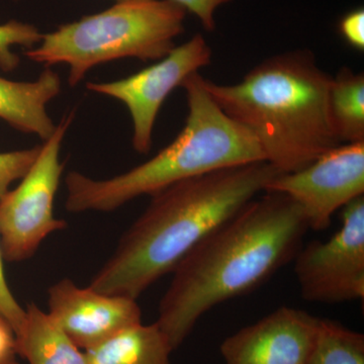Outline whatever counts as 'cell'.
<instances>
[{
    "instance_id": "cell-23",
    "label": "cell",
    "mask_w": 364,
    "mask_h": 364,
    "mask_svg": "<svg viewBox=\"0 0 364 364\" xmlns=\"http://www.w3.org/2000/svg\"><path fill=\"white\" fill-rule=\"evenodd\" d=\"M117 1H124V0H117Z\"/></svg>"
},
{
    "instance_id": "cell-2",
    "label": "cell",
    "mask_w": 364,
    "mask_h": 364,
    "mask_svg": "<svg viewBox=\"0 0 364 364\" xmlns=\"http://www.w3.org/2000/svg\"><path fill=\"white\" fill-rule=\"evenodd\" d=\"M279 174L267 161L254 162L191 177L158 191L88 287L138 299L173 272L208 235L264 193Z\"/></svg>"
},
{
    "instance_id": "cell-16",
    "label": "cell",
    "mask_w": 364,
    "mask_h": 364,
    "mask_svg": "<svg viewBox=\"0 0 364 364\" xmlns=\"http://www.w3.org/2000/svg\"><path fill=\"white\" fill-rule=\"evenodd\" d=\"M306 364H364V335L328 318H321Z\"/></svg>"
},
{
    "instance_id": "cell-11",
    "label": "cell",
    "mask_w": 364,
    "mask_h": 364,
    "mask_svg": "<svg viewBox=\"0 0 364 364\" xmlns=\"http://www.w3.org/2000/svg\"><path fill=\"white\" fill-rule=\"evenodd\" d=\"M320 318L291 306L242 328L223 341L226 364H306Z\"/></svg>"
},
{
    "instance_id": "cell-22",
    "label": "cell",
    "mask_w": 364,
    "mask_h": 364,
    "mask_svg": "<svg viewBox=\"0 0 364 364\" xmlns=\"http://www.w3.org/2000/svg\"><path fill=\"white\" fill-rule=\"evenodd\" d=\"M18 356L14 330L0 317V364H18Z\"/></svg>"
},
{
    "instance_id": "cell-4",
    "label": "cell",
    "mask_w": 364,
    "mask_h": 364,
    "mask_svg": "<svg viewBox=\"0 0 364 364\" xmlns=\"http://www.w3.org/2000/svg\"><path fill=\"white\" fill-rule=\"evenodd\" d=\"M198 72L182 83L188 114L176 140L147 162L112 178L70 171L65 208L70 213L112 212L142 196L208 172L265 161L255 136L227 116L203 86Z\"/></svg>"
},
{
    "instance_id": "cell-19",
    "label": "cell",
    "mask_w": 364,
    "mask_h": 364,
    "mask_svg": "<svg viewBox=\"0 0 364 364\" xmlns=\"http://www.w3.org/2000/svg\"><path fill=\"white\" fill-rule=\"evenodd\" d=\"M4 261L6 260L0 245V317L4 318L9 323L16 336L25 324L26 313V309H23L14 298L7 284L6 273H4Z\"/></svg>"
},
{
    "instance_id": "cell-15",
    "label": "cell",
    "mask_w": 364,
    "mask_h": 364,
    "mask_svg": "<svg viewBox=\"0 0 364 364\" xmlns=\"http://www.w3.org/2000/svg\"><path fill=\"white\" fill-rule=\"evenodd\" d=\"M329 111L341 144L364 142V74L342 67L332 78Z\"/></svg>"
},
{
    "instance_id": "cell-1",
    "label": "cell",
    "mask_w": 364,
    "mask_h": 364,
    "mask_svg": "<svg viewBox=\"0 0 364 364\" xmlns=\"http://www.w3.org/2000/svg\"><path fill=\"white\" fill-rule=\"evenodd\" d=\"M309 230L298 203L277 191L249 202L173 270L156 323L173 350L203 314L243 296L294 259Z\"/></svg>"
},
{
    "instance_id": "cell-13",
    "label": "cell",
    "mask_w": 364,
    "mask_h": 364,
    "mask_svg": "<svg viewBox=\"0 0 364 364\" xmlns=\"http://www.w3.org/2000/svg\"><path fill=\"white\" fill-rule=\"evenodd\" d=\"M23 329L16 336L18 356L30 364H88L85 352L68 336L49 314L35 303L26 309Z\"/></svg>"
},
{
    "instance_id": "cell-6",
    "label": "cell",
    "mask_w": 364,
    "mask_h": 364,
    "mask_svg": "<svg viewBox=\"0 0 364 364\" xmlns=\"http://www.w3.org/2000/svg\"><path fill=\"white\" fill-rule=\"evenodd\" d=\"M72 119L73 114L64 117L20 184L0 200V245L9 262L30 259L50 234L67 228L55 218L54 200L64 170L60 150Z\"/></svg>"
},
{
    "instance_id": "cell-17",
    "label": "cell",
    "mask_w": 364,
    "mask_h": 364,
    "mask_svg": "<svg viewBox=\"0 0 364 364\" xmlns=\"http://www.w3.org/2000/svg\"><path fill=\"white\" fill-rule=\"evenodd\" d=\"M42 37L43 33L31 23L9 21L0 25V69L11 72L20 65V57L11 50L14 46L31 49L39 44Z\"/></svg>"
},
{
    "instance_id": "cell-18",
    "label": "cell",
    "mask_w": 364,
    "mask_h": 364,
    "mask_svg": "<svg viewBox=\"0 0 364 364\" xmlns=\"http://www.w3.org/2000/svg\"><path fill=\"white\" fill-rule=\"evenodd\" d=\"M41 145L31 149L0 153V200L14 182L21 181L39 156Z\"/></svg>"
},
{
    "instance_id": "cell-21",
    "label": "cell",
    "mask_w": 364,
    "mask_h": 364,
    "mask_svg": "<svg viewBox=\"0 0 364 364\" xmlns=\"http://www.w3.org/2000/svg\"><path fill=\"white\" fill-rule=\"evenodd\" d=\"M339 31L343 39L359 51L364 49V11L356 9L345 14L339 23Z\"/></svg>"
},
{
    "instance_id": "cell-3",
    "label": "cell",
    "mask_w": 364,
    "mask_h": 364,
    "mask_svg": "<svg viewBox=\"0 0 364 364\" xmlns=\"http://www.w3.org/2000/svg\"><path fill=\"white\" fill-rule=\"evenodd\" d=\"M333 76L309 50L274 55L236 85L203 86L218 107L257 140L279 173L305 168L340 145L329 111Z\"/></svg>"
},
{
    "instance_id": "cell-12",
    "label": "cell",
    "mask_w": 364,
    "mask_h": 364,
    "mask_svg": "<svg viewBox=\"0 0 364 364\" xmlns=\"http://www.w3.org/2000/svg\"><path fill=\"white\" fill-rule=\"evenodd\" d=\"M61 86L58 73L50 67L28 82L0 76V119L16 130L47 140L56 129L47 105L58 97Z\"/></svg>"
},
{
    "instance_id": "cell-7",
    "label": "cell",
    "mask_w": 364,
    "mask_h": 364,
    "mask_svg": "<svg viewBox=\"0 0 364 364\" xmlns=\"http://www.w3.org/2000/svg\"><path fill=\"white\" fill-rule=\"evenodd\" d=\"M306 301L338 304L364 298V196L345 205L342 225L327 241H312L294 256Z\"/></svg>"
},
{
    "instance_id": "cell-10",
    "label": "cell",
    "mask_w": 364,
    "mask_h": 364,
    "mask_svg": "<svg viewBox=\"0 0 364 364\" xmlns=\"http://www.w3.org/2000/svg\"><path fill=\"white\" fill-rule=\"evenodd\" d=\"M48 306L53 320L85 351L142 323V311L136 299L79 287L70 279L50 287Z\"/></svg>"
},
{
    "instance_id": "cell-14",
    "label": "cell",
    "mask_w": 364,
    "mask_h": 364,
    "mask_svg": "<svg viewBox=\"0 0 364 364\" xmlns=\"http://www.w3.org/2000/svg\"><path fill=\"white\" fill-rule=\"evenodd\" d=\"M172 351L155 322L131 326L85 352L88 364H170Z\"/></svg>"
},
{
    "instance_id": "cell-8",
    "label": "cell",
    "mask_w": 364,
    "mask_h": 364,
    "mask_svg": "<svg viewBox=\"0 0 364 364\" xmlns=\"http://www.w3.org/2000/svg\"><path fill=\"white\" fill-rule=\"evenodd\" d=\"M212 57L207 41L196 33L138 73L112 82H88L86 88L116 98L128 107L133 121L134 149L147 154L152 147L153 129L163 102L188 76L210 65Z\"/></svg>"
},
{
    "instance_id": "cell-20",
    "label": "cell",
    "mask_w": 364,
    "mask_h": 364,
    "mask_svg": "<svg viewBox=\"0 0 364 364\" xmlns=\"http://www.w3.org/2000/svg\"><path fill=\"white\" fill-rule=\"evenodd\" d=\"M186 11L195 14L205 31L213 32L215 28V14L223 4L232 0H170Z\"/></svg>"
},
{
    "instance_id": "cell-5",
    "label": "cell",
    "mask_w": 364,
    "mask_h": 364,
    "mask_svg": "<svg viewBox=\"0 0 364 364\" xmlns=\"http://www.w3.org/2000/svg\"><path fill=\"white\" fill-rule=\"evenodd\" d=\"M188 11L170 0H124L102 13L43 33L26 50L28 59L47 67L67 64L68 82L77 85L93 67L123 58L160 60L184 31Z\"/></svg>"
},
{
    "instance_id": "cell-9",
    "label": "cell",
    "mask_w": 364,
    "mask_h": 364,
    "mask_svg": "<svg viewBox=\"0 0 364 364\" xmlns=\"http://www.w3.org/2000/svg\"><path fill=\"white\" fill-rule=\"evenodd\" d=\"M265 191L298 203L309 229L323 231L333 215L364 193V142L340 144L305 168L280 173Z\"/></svg>"
}]
</instances>
